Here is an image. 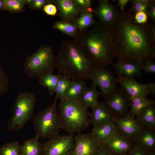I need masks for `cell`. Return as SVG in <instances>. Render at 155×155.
<instances>
[{
    "label": "cell",
    "mask_w": 155,
    "mask_h": 155,
    "mask_svg": "<svg viewBox=\"0 0 155 155\" xmlns=\"http://www.w3.org/2000/svg\"><path fill=\"white\" fill-rule=\"evenodd\" d=\"M143 63L140 61H118L113 63V67L118 78L134 79L141 75Z\"/></svg>",
    "instance_id": "e0dca14e"
},
{
    "label": "cell",
    "mask_w": 155,
    "mask_h": 155,
    "mask_svg": "<svg viewBox=\"0 0 155 155\" xmlns=\"http://www.w3.org/2000/svg\"><path fill=\"white\" fill-rule=\"evenodd\" d=\"M95 66L74 39L63 41L55 57L54 68L57 74L71 80L90 79Z\"/></svg>",
    "instance_id": "7a4b0ae2"
},
{
    "label": "cell",
    "mask_w": 155,
    "mask_h": 155,
    "mask_svg": "<svg viewBox=\"0 0 155 155\" xmlns=\"http://www.w3.org/2000/svg\"><path fill=\"white\" fill-rule=\"evenodd\" d=\"M59 76L60 75L58 74L49 73L41 76L38 79L40 84L46 87L49 94L52 95L55 93Z\"/></svg>",
    "instance_id": "4316f807"
},
{
    "label": "cell",
    "mask_w": 155,
    "mask_h": 155,
    "mask_svg": "<svg viewBox=\"0 0 155 155\" xmlns=\"http://www.w3.org/2000/svg\"><path fill=\"white\" fill-rule=\"evenodd\" d=\"M135 117L137 121L144 127L155 129V104L146 108Z\"/></svg>",
    "instance_id": "44dd1931"
},
{
    "label": "cell",
    "mask_w": 155,
    "mask_h": 155,
    "mask_svg": "<svg viewBox=\"0 0 155 155\" xmlns=\"http://www.w3.org/2000/svg\"><path fill=\"white\" fill-rule=\"evenodd\" d=\"M100 95V92L97 89V86L92 83L89 87H87L79 101L83 105L91 108L94 106L99 102L98 99Z\"/></svg>",
    "instance_id": "603a6c76"
},
{
    "label": "cell",
    "mask_w": 155,
    "mask_h": 155,
    "mask_svg": "<svg viewBox=\"0 0 155 155\" xmlns=\"http://www.w3.org/2000/svg\"><path fill=\"white\" fill-rule=\"evenodd\" d=\"M154 129L144 127L133 141L135 146L138 147L148 152L154 150L155 132Z\"/></svg>",
    "instance_id": "d6986e66"
},
{
    "label": "cell",
    "mask_w": 155,
    "mask_h": 155,
    "mask_svg": "<svg viewBox=\"0 0 155 155\" xmlns=\"http://www.w3.org/2000/svg\"><path fill=\"white\" fill-rule=\"evenodd\" d=\"M56 102L37 113L33 120L35 136L48 138L58 134L62 129Z\"/></svg>",
    "instance_id": "8992f818"
},
{
    "label": "cell",
    "mask_w": 155,
    "mask_h": 155,
    "mask_svg": "<svg viewBox=\"0 0 155 155\" xmlns=\"http://www.w3.org/2000/svg\"><path fill=\"white\" fill-rule=\"evenodd\" d=\"M9 88L8 75L3 70L0 65V98L7 93Z\"/></svg>",
    "instance_id": "1f68e13d"
},
{
    "label": "cell",
    "mask_w": 155,
    "mask_h": 155,
    "mask_svg": "<svg viewBox=\"0 0 155 155\" xmlns=\"http://www.w3.org/2000/svg\"><path fill=\"white\" fill-rule=\"evenodd\" d=\"M42 9L47 15L54 16L57 13V9L56 6L51 3L47 4L43 6Z\"/></svg>",
    "instance_id": "d590c367"
},
{
    "label": "cell",
    "mask_w": 155,
    "mask_h": 155,
    "mask_svg": "<svg viewBox=\"0 0 155 155\" xmlns=\"http://www.w3.org/2000/svg\"><path fill=\"white\" fill-rule=\"evenodd\" d=\"M76 26L78 32L88 30L96 23L92 13L83 11L73 22Z\"/></svg>",
    "instance_id": "d4e9b609"
},
{
    "label": "cell",
    "mask_w": 155,
    "mask_h": 155,
    "mask_svg": "<svg viewBox=\"0 0 155 155\" xmlns=\"http://www.w3.org/2000/svg\"><path fill=\"white\" fill-rule=\"evenodd\" d=\"M87 87L84 80H71L63 98L71 100H79Z\"/></svg>",
    "instance_id": "7402d4cb"
},
{
    "label": "cell",
    "mask_w": 155,
    "mask_h": 155,
    "mask_svg": "<svg viewBox=\"0 0 155 155\" xmlns=\"http://www.w3.org/2000/svg\"><path fill=\"white\" fill-rule=\"evenodd\" d=\"M89 113L90 123L94 127L114 121L116 119L104 102L99 101Z\"/></svg>",
    "instance_id": "ac0fdd59"
},
{
    "label": "cell",
    "mask_w": 155,
    "mask_h": 155,
    "mask_svg": "<svg viewBox=\"0 0 155 155\" xmlns=\"http://www.w3.org/2000/svg\"><path fill=\"white\" fill-rule=\"evenodd\" d=\"M53 27L54 29L74 38L78 34L77 28L75 24L72 22L62 20L57 21L53 24Z\"/></svg>",
    "instance_id": "83f0119b"
},
{
    "label": "cell",
    "mask_w": 155,
    "mask_h": 155,
    "mask_svg": "<svg viewBox=\"0 0 155 155\" xmlns=\"http://www.w3.org/2000/svg\"><path fill=\"white\" fill-rule=\"evenodd\" d=\"M150 153L140 147L134 146L131 150L127 155H150Z\"/></svg>",
    "instance_id": "ab89813d"
},
{
    "label": "cell",
    "mask_w": 155,
    "mask_h": 155,
    "mask_svg": "<svg viewBox=\"0 0 155 155\" xmlns=\"http://www.w3.org/2000/svg\"><path fill=\"white\" fill-rule=\"evenodd\" d=\"M134 18L136 22L139 24L146 23L148 20L147 14L145 12L141 11L136 13L134 15Z\"/></svg>",
    "instance_id": "74e56055"
},
{
    "label": "cell",
    "mask_w": 155,
    "mask_h": 155,
    "mask_svg": "<svg viewBox=\"0 0 155 155\" xmlns=\"http://www.w3.org/2000/svg\"><path fill=\"white\" fill-rule=\"evenodd\" d=\"M21 145L17 142L7 143L0 147L1 155H20Z\"/></svg>",
    "instance_id": "4dcf8cb0"
},
{
    "label": "cell",
    "mask_w": 155,
    "mask_h": 155,
    "mask_svg": "<svg viewBox=\"0 0 155 155\" xmlns=\"http://www.w3.org/2000/svg\"><path fill=\"white\" fill-rule=\"evenodd\" d=\"M117 131L114 121L94 127L92 133L101 143Z\"/></svg>",
    "instance_id": "ffe728a7"
},
{
    "label": "cell",
    "mask_w": 155,
    "mask_h": 155,
    "mask_svg": "<svg viewBox=\"0 0 155 155\" xmlns=\"http://www.w3.org/2000/svg\"><path fill=\"white\" fill-rule=\"evenodd\" d=\"M71 80L65 75H60L56 88L55 96L54 101L57 102L59 99L63 98L68 88Z\"/></svg>",
    "instance_id": "f546056e"
},
{
    "label": "cell",
    "mask_w": 155,
    "mask_h": 155,
    "mask_svg": "<svg viewBox=\"0 0 155 155\" xmlns=\"http://www.w3.org/2000/svg\"><path fill=\"white\" fill-rule=\"evenodd\" d=\"M75 2L80 6L83 11H87L94 13V9L92 8L91 0H75Z\"/></svg>",
    "instance_id": "836d02e7"
},
{
    "label": "cell",
    "mask_w": 155,
    "mask_h": 155,
    "mask_svg": "<svg viewBox=\"0 0 155 155\" xmlns=\"http://www.w3.org/2000/svg\"><path fill=\"white\" fill-rule=\"evenodd\" d=\"M113 155H127L134 146L132 141L117 131L103 143Z\"/></svg>",
    "instance_id": "5bb4252c"
},
{
    "label": "cell",
    "mask_w": 155,
    "mask_h": 155,
    "mask_svg": "<svg viewBox=\"0 0 155 155\" xmlns=\"http://www.w3.org/2000/svg\"><path fill=\"white\" fill-rule=\"evenodd\" d=\"M74 141L70 155H97L102 144L92 132L78 133L74 137Z\"/></svg>",
    "instance_id": "8fae6325"
},
{
    "label": "cell",
    "mask_w": 155,
    "mask_h": 155,
    "mask_svg": "<svg viewBox=\"0 0 155 155\" xmlns=\"http://www.w3.org/2000/svg\"><path fill=\"white\" fill-rule=\"evenodd\" d=\"M4 11L11 13L22 12L25 10V0H3Z\"/></svg>",
    "instance_id": "f1b7e54d"
},
{
    "label": "cell",
    "mask_w": 155,
    "mask_h": 155,
    "mask_svg": "<svg viewBox=\"0 0 155 155\" xmlns=\"http://www.w3.org/2000/svg\"><path fill=\"white\" fill-rule=\"evenodd\" d=\"M35 136L24 141L21 145L20 155H42V144Z\"/></svg>",
    "instance_id": "cb8c5ba5"
},
{
    "label": "cell",
    "mask_w": 155,
    "mask_h": 155,
    "mask_svg": "<svg viewBox=\"0 0 155 155\" xmlns=\"http://www.w3.org/2000/svg\"><path fill=\"white\" fill-rule=\"evenodd\" d=\"M133 13L120 11L109 27L118 61H140L155 57V27L146 23L139 24Z\"/></svg>",
    "instance_id": "6da1fadb"
},
{
    "label": "cell",
    "mask_w": 155,
    "mask_h": 155,
    "mask_svg": "<svg viewBox=\"0 0 155 155\" xmlns=\"http://www.w3.org/2000/svg\"><path fill=\"white\" fill-rule=\"evenodd\" d=\"M105 100V103L116 118L129 113L131 100L121 88L117 89Z\"/></svg>",
    "instance_id": "7c38bea8"
},
{
    "label": "cell",
    "mask_w": 155,
    "mask_h": 155,
    "mask_svg": "<svg viewBox=\"0 0 155 155\" xmlns=\"http://www.w3.org/2000/svg\"><path fill=\"white\" fill-rule=\"evenodd\" d=\"M118 83L130 100L136 98H146L149 94L155 96V83L142 84L135 79L118 78Z\"/></svg>",
    "instance_id": "30bf717a"
},
{
    "label": "cell",
    "mask_w": 155,
    "mask_h": 155,
    "mask_svg": "<svg viewBox=\"0 0 155 155\" xmlns=\"http://www.w3.org/2000/svg\"><path fill=\"white\" fill-rule=\"evenodd\" d=\"M118 131L127 138L133 141L144 128L129 113L114 120Z\"/></svg>",
    "instance_id": "4fadbf2b"
},
{
    "label": "cell",
    "mask_w": 155,
    "mask_h": 155,
    "mask_svg": "<svg viewBox=\"0 0 155 155\" xmlns=\"http://www.w3.org/2000/svg\"><path fill=\"white\" fill-rule=\"evenodd\" d=\"M155 104L154 101L146 98H136L131 100L129 113L135 117L147 107Z\"/></svg>",
    "instance_id": "484cf974"
},
{
    "label": "cell",
    "mask_w": 155,
    "mask_h": 155,
    "mask_svg": "<svg viewBox=\"0 0 155 155\" xmlns=\"http://www.w3.org/2000/svg\"><path fill=\"white\" fill-rule=\"evenodd\" d=\"M0 10L4 11L3 0H0Z\"/></svg>",
    "instance_id": "7bdbcfd3"
},
{
    "label": "cell",
    "mask_w": 155,
    "mask_h": 155,
    "mask_svg": "<svg viewBox=\"0 0 155 155\" xmlns=\"http://www.w3.org/2000/svg\"><path fill=\"white\" fill-rule=\"evenodd\" d=\"M56 7L62 20L73 23L82 11L75 0H51Z\"/></svg>",
    "instance_id": "9a60e30c"
},
{
    "label": "cell",
    "mask_w": 155,
    "mask_h": 155,
    "mask_svg": "<svg viewBox=\"0 0 155 155\" xmlns=\"http://www.w3.org/2000/svg\"><path fill=\"white\" fill-rule=\"evenodd\" d=\"M137 1L142 3L148 4L151 2V0H137Z\"/></svg>",
    "instance_id": "ee69618b"
},
{
    "label": "cell",
    "mask_w": 155,
    "mask_h": 155,
    "mask_svg": "<svg viewBox=\"0 0 155 155\" xmlns=\"http://www.w3.org/2000/svg\"><path fill=\"white\" fill-rule=\"evenodd\" d=\"M74 145L73 135L58 134L42 144V155H70Z\"/></svg>",
    "instance_id": "ba28073f"
},
{
    "label": "cell",
    "mask_w": 155,
    "mask_h": 155,
    "mask_svg": "<svg viewBox=\"0 0 155 155\" xmlns=\"http://www.w3.org/2000/svg\"><path fill=\"white\" fill-rule=\"evenodd\" d=\"M97 155H113L106 148L103 143H102Z\"/></svg>",
    "instance_id": "60d3db41"
},
{
    "label": "cell",
    "mask_w": 155,
    "mask_h": 155,
    "mask_svg": "<svg viewBox=\"0 0 155 155\" xmlns=\"http://www.w3.org/2000/svg\"><path fill=\"white\" fill-rule=\"evenodd\" d=\"M74 39L96 66L105 67L113 63L115 53L109 27L96 23L86 31L78 32Z\"/></svg>",
    "instance_id": "3957f363"
},
{
    "label": "cell",
    "mask_w": 155,
    "mask_h": 155,
    "mask_svg": "<svg viewBox=\"0 0 155 155\" xmlns=\"http://www.w3.org/2000/svg\"><path fill=\"white\" fill-rule=\"evenodd\" d=\"M142 70L147 73H155V63L152 60H148L144 63Z\"/></svg>",
    "instance_id": "8d00e7d4"
},
{
    "label": "cell",
    "mask_w": 155,
    "mask_h": 155,
    "mask_svg": "<svg viewBox=\"0 0 155 155\" xmlns=\"http://www.w3.org/2000/svg\"><path fill=\"white\" fill-rule=\"evenodd\" d=\"M131 2L132 7L130 10L133 13H135L141 11L146 13L148 4L142 3L137 0L130 1Z\"/></svg>",
    "instance_id": "d6a6232c"
},
{
    "label": "cell",
    "mask_w": 155,
    "mask_h": 155,
    "mask_svg": "<svg viewBox=\"0 0 155 155\" xmlns=\"http://www.w3.org/2000/svg\"><path fill=\"white\" fill-rule=\"evenodd\" d=\"M146 13L150 17L152 20L155 22V1L151 0L148 4Z\"/></svg>",
    "instance_id": "f35d334b"
},
{
    "label": "cell",
    "mask_w": 155,
    "mask_h": 155,
    "mask_svg": "<svg viewBox=\"0 0 155 155\" xmlns=\"http://www.w3.org/2000/svg\"><path fill=\"white\" fill-rule=\"evenodd\" d=\"M55 57L51 46L42 45L25 58L23 65L24 72L33 79H38L44 74L52 73L55 69Z\"/></svg>",
    "instance_id": "5b68a950"
},
{
    "label": "cell",
    "mask_w": 155,
    "mask_h": 155,
    "mask_svg": "<svg viewBox=\"0 0 155 155\" xmlns=\"http://www.w3.org/2000/svg\"><path fill=\"white\" fill-rule=\"evenodd\" d=\"M150 155H155V151H153L150 153Z\"/></svg>",
    "instance_id": "f6af8a7d"
},
{
    "label": "cell",
    "mask_w": 155,
    "mask_h": 155,
    "mask_svg": "<svg viewBox=\"0 0 155 155\" xmlns=\"http://www.w3.org/2000/svg\"><path fill=\"white\" fill-rule=\"evenodd\" d=\"M119 12L115 7L107 0H99L94 12L100 22L109 28L115 21Z\"/></svg>",
    "instance_id": "2e32d148"
},
{
    "label": "cell",
    "mask_w": 155,
    "mask_h": 155,
    "mask_svg": "<svg viewBox=\"0 0 155 155\" xmlns=\"http://www.w3.org/2000/svg\"><path fill=\"white\" fill-rule=\"evenodd\" d=\"M51 0H32L29 7L32 10H38L42 9L44 6L51 3Z\"/></svg>",
    "instance_id": "e575fe53"
},
{
    "label": "cell",
    "mask_w": 155,
    "mask_h": 155,
    "mask_svg": "<svg viewBox=\"0 0 155 155\" xmlns=\"http://www.w3.org/2000/svg\"><path fill=\"white\" fill-rule=\"evenodd\" d=\"M36 98L33 93L27 91L19 93L15 101L14 111L9 124L11 131L21 129L33 116Z\"/></svg>",
    "instance_id": "52a82bcc"
},
{
    "label": "cell",
    "mask_w": 155,
    "mask_h": 155,
    "mask_svg": "<svg viewBox=\"0 0 155 155\" xmlns=\"http://www.w3.org/2000/svg\"><path fill=\"white\" fill-rule=\"evenodd\" d=\"M62 129L69 134L81 133L90 123L88 108L79 100L60 99L58 106Z\"/></svg>",
    "instance_id": "277c9868"
},
{
    "label": "cell",
    "mask_w": 155,
    "mask_h": 155,
    "mask_svg": "<svg viewBox=\"0 0 155 155\" xmlns=\"http://www.w3.org/2000/svg\"><path fill=\"white\" fill-rule=\"evenodd\" d=\"M117 79L105 67L95 66L90 80L98 86L100 95L105 99L118 89Z\"/></svg>",
    "instance_id": "9c48e42d"
},
{
    "label": "cell",
    "mask_w": 155,
    "mask_h": 155,
    "mask_svg": "<svg viewBox=\"0 0 155 155\" xmlns=\"http://www.w3.org/2000/svg\"><path fill=\"white\" fill-rule=\"evenodd\" d=\"M129 0H119L118 1V5L120 7L121 11H124V8L128 2Z\"/></svg>",
    "instance_id": "b9f144b4"
},
{
    "label": "cell",
    "mask_w": 155,
    "mask_h": 155,
    "mask_svg": "<svg viewBox=\"0 0 155 155\" xmlns=\"http://www.w3.org/2000/svg\"><path fill=\"white\" fill-rule=\"evenodd\" d=\"M0 155H1V154H0Z\"/></svg>",
    "instance_id": "bcb514c9"
}]
</instances>
